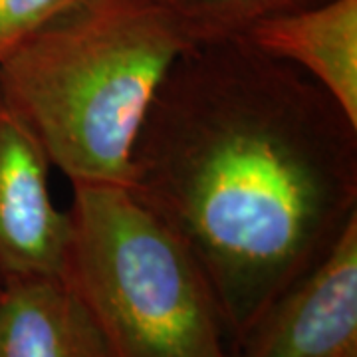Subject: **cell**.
Here are the masks:
<instances>
[{"instance_id":"1","label":"cell","mask_w":357,"mask_h":357,"mask_svg":"<svg viewBox=\"0 0 357 357\" xmlns=\"http://www.w3.org/2000/svg\"><path fill=\"white\" fill-rule=\"evenodd\" d=\"M128 189L203 268L232 356L357 218V126L244 36L197 42L145 114Z\"/></svg>"},{"instance_id":"2","label":"cell","mask_w":357,"mask_h":357,"mask_svg":"<svg viewBox=\"0 0 357 357\" xmlns=\"http://www.w3.org/2000/svg\"><path fill=\"white\" fill-rule=\"evenodd\" d=\"M189 46L153 0H86L0 64V89L72 185L128 187L145 114Z\"/></svg>"},{"instance_id":"3","label":"cell","mask_w":357,"mask_h":357,"mask_svg":"<svg viewBox=\"0 0 357 357\" xmlns=\"http://www.w3.org/2000/svg\"><path fill=\"white\" fill-rule=\"evenodd\" d=\"M60 276L112 357H232L217 298L189 248L126 185L74 183Z\"/></svg>"},{"instance_id":"4","label":"cell","mask_w":357,"mask_h":357,"mask_svg":"<svg viewBox=\"0 0 357 357\" xmlns=\"http://www.w3.org/2000/svg\"><path fill=\"white\" fill-rule=\"evenodd\" d=\"M232 357H357V218L268 307Z\"/></svg>"},{"instance_id":"5","label":"cell","mask_w":357,"mask_h":357,"mask_svg":"<svg viewBox=\"0 0 357 357\" xmlns=\"http://www.w3.org/2000/svg\"><path fill=\"white\" fill-rule=\"evenodd\" d=\"M50 167L0 89V280L62 270L70 222L52 199Z\"/></svg>"},{"instance_id":"6","label":"cell","mask_w":357,"mask_h":357,"mask_svg":"<svg viewBox=\"0 0 357 357\" xmlns=\"http://www.w3.org/2000/svg\"><path fill=\"white\" fill-rule=\"evenodd\" d=\"M244 38L312 77L357 126V0H328L272 16Z\"/></svg>"},{"instance_id":"7","label":"cell","mask_w":357,"mask_h":357,"mask_svg":"<svg viewBox=\"0 0 357 357\" xmlns=\"http://www.w3.org/2000/svg\"><path fill=\"white\" fill-rule=\"evenodd\" d=\"M0 357H112L100 328L60 274L2 280Z\"/></svg>"},{"instance_id":"8","label":"cell","mask_w":357,"mask_h":357,"mask_svg":"<svg viewBox=\"0 0 357 357\" xmlns=\"http://www.w3.org/2000/svg\"><path fill=\"white\" fill-rule=\"evenodd\" d=\"M192 44L244 36L266 18L328 0H153Z\"/></svg>"},{"instance_id":"9","label":"cell","mask_w":357,"mask_h":357,"mask_svg":"<svg viewBox=\"0 0 357 357\" xmlns=\"http://www.w3.org/2000/svg\"><path fill=\"white\" fill-rule=\"evenodd\" d=\"M86 0H0V64L26 40Z\"/></svg>"},{"instance_id":"10","label":"cell","mask_w":357,"mask_h":357,"mask_svg":"<svg viewBox=\"0 0 357 357\" xmlns=\"http://www.w3.org/2000/svg\"><path fill=\"white\" fill-rule=\"evenodd\" d=\"M0 290H2V280H0Z\"/></svg>"}]
</instances>
